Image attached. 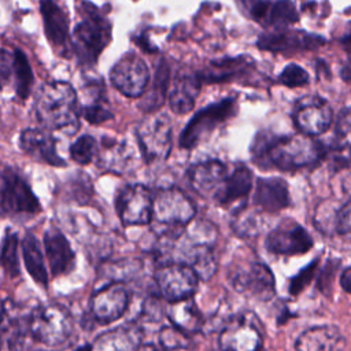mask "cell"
I'll return each instance as SVG.
<instances>
[{
	"label": "cell",
	"mask_w": 351,
	"mask_h": 351,
	"mask_svg": "<svg viewBox=\"0 0 351 351\" xmlns=\"http://www.w3.org/2000/svg\"><path fill=\"white\" fill-rule=\"evenodd\" d=\"M251 155L259 167L291 171L315 165L324 156V148L304 133L270 136L262 132L251 145Z\"/></svg>",
	"instance_id": "1"
},
{
	"label": "cell",
	"mask_w": 351,
	"mask_h": 351,
	"mask_svg": "<svg viewBox=\"0 0 351 351\" xmlns=\"http://www.w3.org/2000/svg\"><path fill=\"white\" fill-rule=\"evenodd\" d=\"M38 122L51 130L74 134L80 128V106L69 82L53 81L41 88L34 104Z\"/></svg>",
	"instance_id": "2"
},
{
	"label": "cell",
	"mask_w": 351,
	"mask_h": 351,
	"mask_svg": "<svg viewBox=\"0 0 351 351\" xmlns=\"http://www.w3.org/2000/svg\"><path fill=\"white\" fill-rule=\"evenodd\" d=\"M80 11L82 19L73 32V49L81 64L93 66L111 41V23L89 1H81Z\"/></svg>",
	"instance_id": "3"
},
{
	"label": "cell",
	"mask_w": 351,
	"mask_h": 351,
	"mask_svg": "<svg viewBox=\"0 0 351 351\" xmlns=\"http://www.w3.org/2000/svg\"><path fill=\"white\" fill-rule=\"evenodd\" d=\"M26 329L32 340L48 347H58L70 339L73 322L63 307L47 304L26 315Z\"/></svg>",
	"instance_id": "4"
},
{
	"label": "cell",
	"mask_w": 351,
	"mask_h": 351,
	"mask_svg": "<svg viewBox=\"0 0 351 351\" xmlns=\"http://www.w3.org/2000/svg\"><path fill=\"white\" fill-rule=\"evenodd\" d=\"M236 112L237 106L233 97H225L221 101L206 106L191 118V121L181 132L178 140L180 147L192 149L210 133H213V130H215L221 123L234 117Z\"/></svg>",
	"instance_id": "5"
},
{
	"label": "cell",
	"mask_w": 351,
	"mask_h": 351,
	"mask_svg": "<svg viewBox=\"0 0 351 351\" xmlns=\"http://www.w3.org/2000/svg\"><path fill=\"white\" fill-rule=\"evenodd\" d=\"M0 208L3 217L33 215L40 213L41 206L29 182L14 167L5 166L1 171Z\"/></svg>",
	"instance_id": "6"
},
{
	"label": "cell",
	"mask_w": 351,
	"mask_h": 351,
	"mask_svg": "<svg viewBox=\"0 0 351 351\" xmlns=\"http://www.w3.org/2000/svg\"><path fill=\"white\" fill-rule=\"evenodd\" d=\"M196 208L191 199L178 188H165L154 195L152 219L165 230L185 229L195 218Z\"/></svg>",
	"instance_id": "7"
},
{
	"label": "cell",
	"mask_w": 351,
	"mask_h": 351,
	"mask_svg": "<svg viewBox=\"0 0 351 351\" xmlns=\"http://www.w3.org/2000/svg\"><path fill=\"white\" fill-rule=\"evenodd\" d=\"M173 128L166 114L147 117L137 128V140L147 163L165 160L171 149Z\"/></svg>",
	"instance_id": "8"
},
{
	"label": "cell",
	"mask_w": 351,
	"mask_h": 351,
	"mask_svg": "<svg viewBox=\"0 0 351 351\" xmlns=\"http://www.w3.org/2000/svg\"><path fill=\"white\" fill-rule=\"evenodd\" d=\"M199 277L193 269L184 263H165L155 270V284L159 295L167 302L192 298L197 289Z\"/></svg>",
	"instance_id": "9"
},
{
	"label": "cell",
	"mask_w": 351,
	"mask_h": 351,
	"mask_svg": "<svg viewBox=\"0 0 351 351\" xmlns=\"http://www.w3.org/2000/svg\"><path fill=\"white\" fill-rule=\"evenodd\" d=\"M117 211L125 226L147 225L152 221L154 195L141 184L126 185L117 196Z\"/></svg>",
	"instance_id": "10"
},
{
	"label": "cell",
	"mask_w": 351,
	"mask_h": 351,
	"mask_svg": "<svg viewBox=\"0 0 351 351\" xmlns=\"http://www.w3.org/2000/svg\"><path fill=\"white\" fill-rule=\"evenodd\" d=\"M111 84L128 97H140L149 82V70L136 53H128L110 71Z\"/></svg>",
	"instance_id": "11"
},
{
	"label": "cell",
	"mask_w": 351,
	"mask_h": 351,
	"mask_svg": "<svg viewBox=\"0 0 351 351\" xmlns=\"http://www.w3.org/2000/svg\"><path fill=\"white\" fill-rule=\"evenodd\" d=\"M292 117L300 133L307 136L325 133L333 122V112L329 103L319 96L302 97L295 104Z\"/></svg>",
	"instance_id": "12"
},
{
	"label": "cell",
	"mask_w": 351,
	"mask_h": 351,
	"mask_svg": "<svg viewBox=\"0 0 351 351\" xmlns=\"http://www.w3.org/2000/svg\"><path fill=\"white\" fill-rule=\"evenodd\" d=\"M266 248L276 255H300L313 247L308 232L293 221H284L277 225L266 237Z\"/></svg>",
	"instance_id": "13"
},
{
	"label": "cell",
	"mask_w": 351,
	"mask_h": 351,
	"mask_svg": "<svg viewBox=\"0 0 351 351\" xmlns=\"http://www.w3.org/2000/svg\"><path fill=\"white\" fill-rule=\"evenodd\" d=\"M262 346L261 330L254 317L239 315L223 326L219 333L222 351H259Z\"/></svg>",
	"instance_id": "14"
},
{
	"label": "cell",
	"mask_w": 351,
	"mask_h": 351,
	"mask_svg": "<svg viewBox=\"0 0 351 351\" xmlns=\"http://www.w3.org/2000/svg\"><path fill=\"white\" fill-rule=\"evenodd\" d=\"M233 287L239 293L267 302L276 293V281L271 270L265 263H252L239 270L233 277Z\"/></svg>",
	"instance_id": "15"
},
{
	"label": "cell",
	"mask_w": 351,
	"mask_h": 351,
	"mask_svg": "<svg viewBox=\"0 0 351 351\" xmlns=\"http://www.w3.org/2000/svg\"><path fill=\"white\" fill-rule=\"evenodd\" d=\"M40 10L44 19V32L53 51L59 56L69 58L73 51V38L69 33L67 14L53 0H41Z\"/></svg>",
	"instance_id": "16"
},
{
	"label": "cell",
	"mask_w": 351,
	"mask_h": 351,
	"mask_svg": "<svg viewBox=\"0 0 351 351\" xmlns=\"http://www.w3.org/2000/svg\"><path fill=\"white\" fill-rule=\"evenodd\" d=\"M252 171L244 163H237L213 195L214 202L226 208L236 206L234 211L244 207V202L252 188Z\"/></svg>",
	"instance_id": "17"
},
{
	"label": "cell",
	"mask_w": 351,
	"mask_h": 351,
	"mask_svg": "<svg viewBox=\"0 0 351 351\" xmlns=\"http://www.w3.org/2000/svg\"><path fill=\"white\" fill-rule=\"evenodd\" d=\"M129 306V292L121 282L100 288L90 300V311L100 324H110L123 315Z\"/></svg>",
	"instance_id": "18"
},
{
	"label": "cell",
	"mask_w": 351,
	"mask_h": 351,
	"mask_svg": "<svg viewBox=\"0 0 351 351\" xmlns=\"http://www.w3.org/2000/svg\"><path fill=\"white\" fill-rule=\"evenodd\" d=\"M250 18L263 26L282 27L298 22L299 15L291 0H243Z\"/></svg>",
	"instance_id": "19"
},
{
	"label": "cell",
	"mask_w": 351,
	"mask_h": 351,
	"mask_svg": "<svg viewBox=\"0 0 351 351\" xmlns=\"http://www.w3.org/2000/svg\"><path fill=\"white\" fill-rule=\"evenodd\" d=\"M324 43L325 40L317 34H308L296 30H276L265 33L258 38V47L261 49L281 53L314 49Z\"/></svg>",
	"instance_id": "20"
},
{
	"label": "cell",
	"mask_w": 351,
	"mask_h": 351,
	"mask_svg": "<svg viewBox=\"0 0 351 351\" xmlns=\"http://www.w3.org/2000/svg\"><path fill=\"white\" fill-rule=\"evenodd\" d=\"M44 251L52 276L58 277L70 273L75 266V254L66 236L56 228L44 233Z\"/></svg>",
	"instance_id": "21"
},
{
	"label": "cell",
	"mask_w": 351,
	"mask_h": 351,
	"mask_svg": "<svg viewBox=\"0 0 351 351\" xmlns=\"http://www.w3.org/2000/svg\"><path fill=\"white\" fill-rule=\"evenodd\" d=\"M252 204L263 213H278L289 206L288 184L278 177L258 178L252 195Z\"/></svg>",
	"instance_id": "22"
},
{
	"label": "cell",
	"mask_w": 351,
	"mask_h": 351,
	"mask_svg": "<svg viewBox=\"0 0 351 351\" xmlns=\"http://www.w3.org/2000/svg\"><path fill=\"white\" fill-rule=\"evenodd\" d=\"M21 148L33 159L51 166H66V162L56 151V141L51 133L43 129H26L19 137Z\"/></svg>",
	"instance_id": "23"
},
{
	"label": "cell",
	"mask_w": 351,
	"mask_h": 351,
	"mask_svg": "<svg viewBox=\"0 0 351 351\" xmlns=\"http://www.w3.org/2000/svg\"><path fill=\"white\" fill-rule=\"evenodd\" d=\"M192 188L203 195H214L221 182L228 176L226 166L218 159H208L192 165L186 171Z\"/></svg>",
	"instance_id": "24"
},
{
	"label": "cell",
	"mask_w": 351,
	"mask_h": 351,
	"mask_svg": "<svg viewBox=\"0 0 351 351\" xmlns=\"http://www.w3.org/2000/svg\"><path fill=\"white\" fill-rule=\"evenodd\" d=\"M141 332L137 325H123L101 333L90 344V351H138Z\"/></svg>",
	"instance_id": "25"
},
{
	"label": "cell",
	"mask_w": 351,
	"mask_h": 351,
	"mask_svg": "<svg viewBox=\"0 0 351 351\" xmlns=\"http://www.w3.org/2000/svg\"><path fill=\"white\" fill-rule=\"evenodd\" d=\"M344 340L333 325H319L304 330L295 343L296 351H337Z\"/></svg>",
	"instance_id": "26"
},
{
	"label": "cell",
	"mask_w": 351,
	"mask_h": 351,
	"mask_svg": "<svg viewBox=\"0 0 351 351\" xmlns=\"http://www.w3.org/2000/svg\"><path fill=\"white\" fill-rule=\"evenodd\" d=\"M200 74L192 73H182L178 74L170 95H169V104L170 108L176 114H186L195 106V99L199 95L202 86Z\"/></svg>",
	"instance_id": "27"
},
{
	"label": "cell",
	"mask_w": 351,
	"mask_h": 351,
	"mask_svg": "<svg viewBox=\"0 0 351 351\" xmlns=\"http://www.w3.org/2000/svg\"><path fill=\"white\" fill-rule=\"evenodd\" d=\"M167 318L170 319L171 325L180 328L188 335L200 330L203 326V315L192 298L170 302L167 307Z\"/></svg>",
	"instance_id": "28"
},
{
	"label": "cell",
	"mask_w": 351,
	"mask_h": 351,
	"mask_svg": "<svg viewBox=\"0 0 351 351\" xmlns=\"http://www.w3.org/2000/svg\"><path fill=\"white\" fill-rule=\"evenodd\" d=\"M23 263L32 278L41 287H48V274L44 263V255L37 237L33 233H26L21 241Z\"/></svg>",
	"instance_id": "29"
},
{
	"label": "cell",
	"mask_w": 351,
	"mask_h": 351,
	"mask_svg": "<svg viewBox=\"0 0 351 351\" xmlns=\"http://www.w3.org/2000/svg\"><path fill=\"white\" fill-rule=\"evenodd\" d=\"M96 159L97 166H100L103 170L121 174L129 167L132 155L128 147L122 143L115 140H104L101 148H99Z\"/></svg>",
	"instance_id": "30"
},
{
	"label": "cell",
	"mask_w": 351,
	"mask_h": 351,
	"mask_svg": "<svg viewBox=\"0 0 351 351\" xmlns=\"http://www.w3.org/2000/svg\"><path fill=\"white\" fill-rule=\"evenodd\" d=\"M143 270V261L138 258H121L107 261L100 266V276L111 282H126L136 278Z\"/></svg>",
	"instance_id": "31"
},
{
	"label": "cell",
	"mask_w": 351,
	"mask_h": 351,
	"mask_svg": "<svg viewBox=\"0 0 351 351\" xmlns=\"http://www.w3.org/2000/svg\"><path fill=\"white\" fill-rule=\"evenodd\" d=\"M251 63L252 60L245 56L214 62L208 70L200 73V78L203 82H221L225 80H230L236 75L243 74L251 66Z\"/></svg>",
	"instance_id": "32"
},
{
	"label": "cell",
	"mask_w": 351,
	"mask_h": 351,
	"mask_svg": "<svg viewBox=\"0 0 351 351\" xmlns=\"http://www.w3.org/2000/svg\"><path fill=\"white\" fill-rule=\"evenodd\" d=\"M12 73L15 75V90L18 97L22 100L27 99L34 78L26 55L19 49H15L12 53Z\"/></svg>",
	"instance_id": "33"
},
{
	"label": "cell",
	"mask_w": 351,
	"mask_h": 351,
	"mask_svg": "<svg viewBox=\"0 0 351 351\" xmlns=\"http://www.w3.org/2000/svg\"><path fill=\"white\" fill-rule=\"evenodd\" d=\"M335 148L340 158L351 160V108L343 110L335 123Z\"/></svg>",
	"instance_id": "34"
},
{
	"label": "cell",
	"mask_w": 351,
	"mask_h": 351,
	"mask_svg": "<svg viewBox=\"0 0 351 351\" xmlns=\"http://www.w3.org/2000/svg\"><path fill=\"white\" fill-rule=\"evenodd\" d=\"M167 81H169V67L165 62H162L156 70L152 89L148 93L144 103L141 104V107L145 108V111H152L162 106L163 99L166 96V90H167Z\"/></svg>",
	"instance_id": "35"
},
{
	"label": "cell",
	"mask_w": 351,
	"mask_h": 351,
	"mask_svg": "<svg viewBox=\"0 0 351 351\" xmlns=\"http://www.w3.org/2000/svg\"><path fill=\"white\" fill-rule=\"evenodd\" d=\"M18 237L14 232H5L1 243V265L10 277L19 276V258H18Z\"/></svg>",
	"instance_id": "36"
},
{
	"label": "cell",
	"mask_w": 351,
	"mask_h": 351,
	"mask_svg": "<svg viewBox=\"0 0 351 351\" xmlns=\"http://www.w3.org/2000/svg\"><path fill=\"white\" fill-rule=\"evenodd\" d=\"M99 154V144L95 137L84 134L78 137L70 147L71 159L80 165L90 163Z\"/></svg>",
	"instance_id": "37"
},
{
	"label": "cell",
	"mask_w": 351,
	"mask_h": 351,
	"mask_svg": "<svg viewBox=\"0 0 351 351\" xmlns=\"http://www.w3.org/2000/svg\"><path fill=\"white\" fill-rule=\"evenodd\" d=\"M258 211L256 210H251L247 208L245 206L239 208L237 211L233 213V222L232 226L234 229L236 233H239L240 236H254L258 234V228H259V222H258Z\"/></svg>",
	"instance_id": "38"
},
{
	"label": "cell",
	"mask_w": 351,
	"mask_h": 351,
	"mask_svg": "<svg viewBox=\"0 0 351 351\" xmlns=\"http://www.w3.org/2000/svg\"><path fill=\"white\" fill-rule=\"evenodd\" d=\"M159 343L165 351L185 350L189 346L188 333L174 325L163 326L159 332Z\"/></svg>",
	"instance_id": "39"
},
{
	"label": "cell",
	"mask_w": 351,
	"mask_h": 351,
	"mask_svg": "<svg viewBox=\"0 0 351 351\" xmlns=\"http://www.w3.org/2000/svg\"><path fill=\"white\" fill-rule=\"evenodd\" d=\"M278 81L288 86V88H298V86H304L308 84L310 78H308V74L307 71L300 67L299 64H295V63H291L288 64L280 74L278 77Z\"/></svg>",
	"instance_id": "40"
},
{
	"label": "cell",
	"mask_w": 351,
	"mask_h": 351,
	"mask_svg": "<svg viewBox=\"0 0 351 351\" xmlns=\"http://www.w3.org/2000/svg\"><path fill=\"white\" fill-rule=\"evenodd\" d=\"M81 115L90 123H103L108 119H111L114 115L112 112L100 101V100H96L93 101L92 104H88V106H84L81 108Z\"/></svg>",
	"instance_id": "41"
},
{
	"label": "cell",
	"mask_w": 351,
	"mask_h": 351,
	"mask_svg": "<svg viewBox=\"0 0 351 351\" xmlns=\"http://www.w3.org/2000/svg\"><path fill=\"white\" fill-rule=\"evenodd\" d=\"M317 261L311 262L308 266L303 267L295 277L291 278V282H289V292L292 295H298L299 292H302L306 285H308V282L313 280L314 277V273L317 270Z\"/></svg>",
	"instance_id": "42"
},
{
	"label": "cell",
	"mask_w": 351,
	"mask_h": 351,
	"mask_svg": "<svg viewBox=\"0 0 351 351\" xmlns=\"http://www.w3.org/2000/svg\"><path fill=\"white\" fill-rule=\"evenodd\" d=\"M162 315H163V310H162L160 302L154 296L147 298L141 307V319L152 322V321H159Z\"/></svg>",
	"instance_id": "43"
},
{
	"label": "cell",
	"mask_w": 351,
	"mask_h": 351,
	"mask_svg": "<svg viewBox=\"0 0 351 351\" xmlns=\"http://www.w3.org/2000/svg\"><path fill=\"white\" fill-rule=\"evenodd\" d=\"M336 229L341 236L351 240V202L343 206L336 214Z\"/></svg>",
	"instance_id": "44"
},
{
	"label": "cell",
	"mask_w": 351,
	"mask_h": 351,
	"mask_svg": "<svg viewBox=\"0 0 351 351\" xmlns=\"http://www.w3.org/2000/svg\"><path fill=\"white\" fill-rule=\"evenodd\" d=\"M12 71V55L10 56L8 51L4 48L1 52V81H3V86H5L8 75Z\"/></svg>",
	"instance_id": "45"
},
{
	"label": "cell",
	"mask_w": 351,
	"mask_h": 351,
	"mask_svg": "<svg viewBox=\"0 0 351 351\" xmlns=\"http://www.w3.org/2000/svg\"><path fill=\"white\" fill-rule=\"evenodd\" d=\"M340 285L341 288L351 293V267H347L343 273H341V277H340Z\"/></svg>",
	"instance_id": "46"
},
{
	"label": "cell",
	"mask_w": 351,
	"mask_h": 351,
	"mask_svg": "<svg viewBox=\"0 0 351 351\" xmlns=\"http://www.w3.org/2000/svg\"><path fill=\"white\" fill-rule=\"evenodd\" d=\"M341 44H343L344 49L347 51V53H348L350 58H351V30L341 38Z\"/></svg>",
	"instance_id": "47"
},
{
	"label": "cell",
	"mask_w": 351,
	"mask_h": 351,
	"mask_svg": "<svg viewBox=\"0 0 351 351\" xmlns=\"http://www.w3.org/2000/svg\"><path fill=\"white\" fill-rule=\"evenodd\" d=\"M138 351H158V350L152 344H144V346H140Z\"/></svg>",
	"instance_id": "48"
},
{
	"label": "cell",
	"mask_w": 351,
	"mask_h": 351,
	"mask_svg": "<svg viewBox=\"0 0 351 351\" xmlns=\"http://www.w3.org/2000/svg\"><path fill=\"white\" fill-rule=\"evenodd\" d=\"M75 351H90V344H84L82 347L77 348Z\"/></svg>",
	"instance_id": "49"
},
{
	"label": "cell",
	"mask_w": 351,
	"mask_h": 351,
	"mask_svg": "<svg viewBox=\"0 0 351 351\" xmlns=\"http://www.w3.org/2000/svg\"><path fill=\"white\" fill-rule=\"evenodd\" d=\"M259 351H266V350H262V348H261V350H259Z\"/></svg>",
	"instance_id": "50"
},
{
	"label": "cell",
	"mask_w": 351,
	"mask_h": 351,
	"mask_svg": "<svg viewBox=\"0 0 351 351\" xmlns=\"http://www.w3.org/2000/svg\"><path fill=\"white\" fill-rule=\"evenodd\" d=\"M218 351H222V350H221V348H219V350H218Z\"/></svg>",
	"instance_id": "51"
}]
</instances>
